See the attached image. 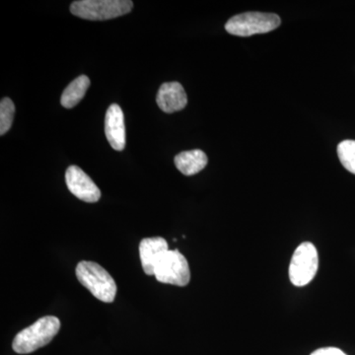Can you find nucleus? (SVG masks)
I'll return each instance as SVG.
<instances>
[{
    "mask_svg": "<svg viewBox=\"0 0 355 355\" xmlns=\"http://www.w3.org/2000/svg\"><path fill=\"white\" fill-rule=\"evenodd\" d=\"M15 106L12 100L3 98L0 103V135H4L12 125Z\"/></svg>",
    "mask_w": 355,
    "mask_h": 355,
    "instance_id": "4468645a",
    "label": "nucleus"
},
{
    "mask_svg": "<svg viewBox=\"0 0 355 355\" xmlns=\"http://www.w3.org/2000/svg\"><path fill=\"white\" fill-rule=\"evenodd\" d=\"M319 268V256L316 247L310 242H304L296 248L289 266V279L297 287L307 286L313 279Z\"/></svg>",
    "mask_w": 355,
    "mask_h": 355,
    "instance_id": "39448f33",
    "label": "nucleus"
},
{
    "mask_svg": "<svg viewBox=\"0 0 355 355\" xmlns=\"http://www.w3.org/2000/svg\"><path fill=\"white\" fill-rule=\"evenodd\" d=\"M77 279L95 298L112 303L116 298V284L112 275L94 261H83L76 268Z\"/></svg>",
    "mask_w": 355,
    "mask_h": 355,
    "instance_id": "f03ea898",
    "label": "nucleus"
},
{
    "mask_svg": "<svg viewBox=\"0 0 355 355\" xmlns=\"http://www.w3.org/2000/svg\"><path fill=\"white\" fill-rule=\"evenodd\" d=\"M282 23L279 16L273 13L246 12L230 18L225 29L229 34L238 37H250L265 34L277 29Z\"/></svg>",
    "mask_w": 355,
    "mask_h": 355,
    "instance_id": "20e7f679",
    "label": "nucleus"
},
{
    "mask_svg": "<svg viewBox=\"0 0 355 355\" xmlns=\"http://www.w3.org/2000/svg\"><path fill=\"white\" fill-rule=\"evenodd\" d=\"M89 86H90V79L86 76H81L74 79L62 93V99H60L62 107L67 109L76 107L83 99Z\"/></svg>",
    "mask_w": 355,
    "mask_h": 355,
    "instance_id": "f8f14e48",
    "label": "nucleus"
},
{
    "mask_svg": "<svg viewBox=\"0 0 355 355\" xmlns=\"http://www.w3.org/2000/svg\"><path fill=\"white\" fill-rule=\"evenodd\" d=\"M154 277L161 284L188 286L191 279L188 261L178 250H169L156 266Z\"/></svg>",
    "mask_w": 355,
    "mask_h": 355,
    "instance_id": "423d86ee",
    "label": "nucleus"
},
{
    "mask_svg": "<svg viewBox=\"0 0 355 355\" xmlns=\"http://www.w3.org/2000/svg\"><path fill=\"white\" fill-rule=\"evenodd\" d=\"M175 165L182 174L193 176L205 169L207 165V156L200 149L184 151L175 157Z\"/></svg>",
    "mask_w": 355,
    "mask_h": 355,
    "instance_id": "9b49d317",
    "label": "nucleus"
},
{
    "mask_svg": "<svg viewBox=\"0 0 355 355\" xmlns=\"http://www.w3.org/2000/svg\"><path fill=\"white\" fill-rule=\"evenodd\" d=\"M65 183L72 195L85 202H97L101 191L93 180L78 166L72 165L65 172Z\"/></svg>",
    "mask_w": 355,
    "mask_h": 355,
    "instance_id": "0eeeda50",
    "label": "nucleus"
},
{
    "mask_svg": "<svg viewBox=\"0 0 355 355\" xmlns=\"http://www.w3.org/2000/svg\"><path fill=\"white\" fill-rule=\"evenodd\" d=\"M168 251V243L164 238L142 239L139 244V256L144 272L147 275H154L156 266Z\"/></svg>",
    "mask_w": 355,
    "mask_h": 355,
    "instance_id": "1a4fd4ad",
    "label": "nucleus"
},
{
    "mask_svg": "<svg viewBox=\"0 0 355 355\" xmlns=\"http://www.w3.org/2000/svg\"><path fill=\"white\" fill-rule=\"evenodd\" d=\"M310 355H347L343 350L336 349V347H324V349H319L315 350Z\"/></svg>",
    "mask_w": 355,
    "mask_h": 355,
    "instance_id": "2eb2a0df",
    "label": "nucleus"
},
{
    "mask_svg": "<svg viewBox=\"0 0 355 355\" xmlns=\"http://www.w3.org/2000/svg\"><path fill=\"white\" fill-rule=\"evenodd\" d=\"M338 155L343 167L355 175V140H345L338 146Z\"/></svg>",
    "mask_w": 355,
    "mask_h": 355,
    "instance_id": "ddd939ff",
    "label": "nucleus"
},
{
    "mask_svg": "<svg viewBox=\"0 0 355 355\" xmlns=\"http://www.w3.org/2000/svg\"><path fill=\"white\" fill-rule=\"evenodd\" d=\"M60 321L55 316L40 318L31 326L18 333L14 338L12 349L16 354H28L46 347L58 335Z\"/></svg>",
    "mask_w": 355,
    "mask_h": 355,
    "instance_id": "f257e3e1",
    "label": "nucleus"
},
{
    "mask_svg": "<svg viewBox=\"0 0 355 355\" xmlns=\"http://www.w3.org/2000/svg\"><path fill=\"white\" fill-rule=\"evenodd\" d=\"M132 7L130 0H80L72 2L70 12L83 19L103 21L125 15Z\"/></svg>",
    "mask_w": 355,
    "mask_h": 355,
    "instance_id": "7ed1b4c3",
    "label": "nucleus"
},
{
    "mask_svg": "<svg viewBox=\"0 0 355 355\" xmlns=\"http://www.w3.org/2000/svg\"><path fill=\"white\" fill-rule=\"evenodd\" d=\"M105 133L109 144L116 151H123L125 147V127L123 110L119 105L109 107L105 116Z\"/></svg>",
    "mask_w": 355,
    "mask_h": 355,
    "instance_id": "6e6552de",
    "label": "nucleus"
},
{
    "mask_svg": "<svg viewBox=\"0 0 355 355\" xmlns=\"http://www.w3.org/2000/svg\"><path fill=\"white\" fill-rule=\"evenodd\" d=\"M156 102L164 113L181 111L188 104V97L183 86L179 83H166L159 88Z\"/></svg>",
    "mask_w": 355,
    "mask_h": 355,
    "instance_id": "9d476101",
    "label": "nucleus"
}]
</instances>
